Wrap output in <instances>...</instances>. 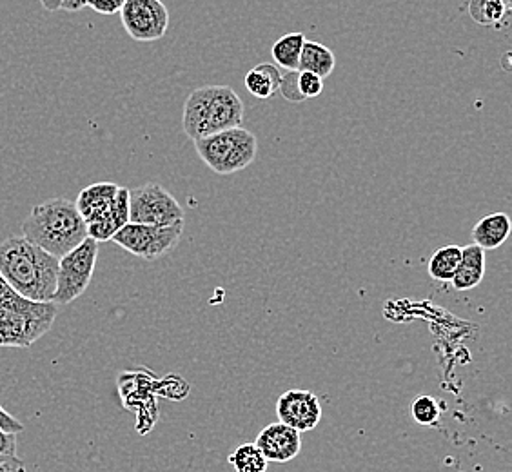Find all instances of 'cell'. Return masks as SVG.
Listing matches in <instances>:
<instances>
[{"instance_id":"obj_1","label":"cell","mask_w":512,"mask_h":472,"mask_svg":"<svg viewBox=\"0 0 512 472\" xmlns=\"http://www.w3.org/2000/svg\"><path fill=\"white\" fill-rule=\"evenodd\" d=\"M59 258L31 244L24 236L0 242V276L8 286L31 302H53Z\"/></svg>"},{"instance_id":"obj_2","label":"cell","mask_w":512,"mask_h":472,"mask_svg":"<svg viewBox=\"0 0 512 472\" xmlns=\"http://www.w3.org/2000/svg\"><path fill=\"white\" fill-rule=\"evenodd\" d=\"M24 238L46 253L62 258L88 238L86 222L66 198H51L31 209L22 224Z\"/></svg>"},{"instance_id":"obj_3","label":"cell","mask_w":512,"mask_h":472,"mask_svg":"<svg viewBox=\"0 0 512 472\" xmlns=\"http://www.w3.org/2000/svg\"><path fill=\"white\" fill-rule=\"evenodd\" d=\"M244 102L229 86H204L189 95L184 104L182 128L193 142L244 122Z\"/></svg>"},{"instance_id":"obj_4","label":"cell","mask_w":512,"mask_h":472,"mask_svg":"<svg viewBox=\"0 0 512 472\" xmlns=\"http://www.w3.org/2000/svg\"><path fill=\"white\" fill-rule=\"evenodd\" d=\"M57 318L53 302H31L15 291L0 300V347H31Z\"/></svg>"},{"instance_id":"obj_5","label":"cell","mask_w":512,"mask_h":472,"mask_svg":"<svg viewBox=\"0 0 512 472\" xmlns=\"http://www.w3.org/2000/svg\"><path fill=\"white\" fill-rule=\"evenodd\" d=\"M198 157L217 175H233L255 162L258 142L249 129H226L195 140Z\"/></svg>"},{"instance_id":"obj_6","label":"cell","mask_w":512,"mask_h":472,"mask_svg":"<svg viewBox=\"0 0 512 472\" xmlns=\"http://www.w3.org/2000/svg\"><path fill=\"white\" fill-rule=\"evenodd\" d=\"M97 258L99 244L91 238H86L80 246L69 251L68 255L59 258L57 289L53 296V304L68 305L86 293L97 267Z\"/></svg>"},{"instance_id":"obj_7","label":"cell","mask_w":512,"mask_h":472,"mask_svg":"<svg viewBox=\"0 0 512 472\" xmlns=\"http://www.w3.org/2000/svg\"><path fill=\"white\" fill-rule=\"evenodd\" d=\"M129 222L142 226H175L184 222V209L168 189L157 182H148L129 191Z\"/></svg>"},{"instance_id":"obj_8","label":"cell","mask_w":512,"mask_h":472,"mask_svg":"<svg viewBox=\"0 0 512 472\" xmlns=\"http://www.w3.org/2000/svg\"><path fill=\"white\" fill-rule=\"evenodd\" d=\"M184 233V222L175 226L157 227L131 224L122 227L117 235L111 238L117 246L122 247L131 255L144 260H157L178 246Z\"/></svg>"},{"instance_id":"obj_9","label":"cell","mask_w":512,"mask_h":472,"mask_svg":"<svg viewBox=\"0 0 512 472\" xmlns=\"http://www.w3.org/2000/svg\"><path fill=\"white\" fill-rule=\"evenodd\" d=\"M120 19L126 33L137 42H155L168 33L169 11L162 0H126Z\"/></svg>"},{"instance_id":"obj_10","label":"cell","mask_w":512,"mask_h":472,"mask_svg":"<svg viewBox=\"0 0 512 472\" xmlns=\"http://www.w3.org/2000/svg\"><path fill=\"white\" fill-rule=\"evenodd\" d=\"M276 414L278 422L295 429L298 433L313 431L322 422V404L320 398L311 391L304 389H291L280 394L276 400Z\"/></svg>"},{"instance_id":"obj_11","label":"cell","mask_w":512,"mask_h":472,"mask_svg":"<svg viewBox=\"0 0 512 472\" xmlns=\"http://www.w3.org/2000/svg\"><path fill=\"white\" fill-rule=\"evenodd\" d=\"M255 445L267 462L286 463L295 460L302 451V438L295 429L276 422L258 433Z\"/></svg>"},{"instance_id":"obj_12","label":"cell","mask_w":512,"mask_h":472,"mask_svg":"<svg viewBox=\"0 0 512 472\" xmlns=\"http://www.w3.org/2000/svg\"><path fill=\"white\" fill-rule=\"evenodd\" d=\"M129 224V189L119 187V193L108 211L88 224V238L99 242H111L120 229Z\"/></svg>"},{"instance_id":"obj_13","label":"cell","mask_w":512,"mask_h":472,"mask_svg":"<svg viewBox=\"0 0 512 472\" xmlns=\"http://www.w3.org/2000/svg\"><path fill=\"white\" fill-rule=\"evenodd\" d=\"M119 187L113 182H97L80 191L75 207L86 226L108 211L119 193Z\"/></svg>"},{"instance_id":"obj_14","label":"cell","mask_w":512,"mask_h":472,"mask_svg":"<svg viewBox=\"0 0 512 472\" xmlns=\"http://www.w3.org/2000/svg\"><path fill=\"white\" fill-rule=\"evenodd\" d=\"M511 227V218L502 211L483 217L473 227L474 246L482 247L483 251L498 249L511 235Z\"/></svg>"},{"instance_id":"obj_15","label":"cell","mask_w":512,"mask_h":472,"mask_svg":"<svg viewBox=\"0 0 512 472\" xmlns=\"http://www.w3.org/2000/svg\"><path fill=\"white\" fill-rule=\"evenodd\" d=\"M483 276H485V251L474 244L462 247V260L451 282L454 289L471 291L482 284Z\"/></svg>"},{"instance_id":"obj_16","label":"cell","mask_w":512,"mask_h":472,"mask_svg":"<svg viewBox=\"0 0 512 472\" xmlns=\"http://www.w3.org/2000/svg\"><path fill=\"white\" fill-rule=\"evenodd\" d=\"M335 66L336 59L333 51L329 50L324 44H320V42L306 40L302 53H300L296 71L313 73L316 77L324 80L335 71Z\"/></svg>"},{"instance_id":"obj_17","label":"cell","mask_w":512,"mask_h":472,"mask_svg":"<svg viewBox=\"0 0 512 472\" xmlns=\"http://www.w3.org/2000/svg\"><path fill=\"white\" fill-rule=\"evenodd\" d=\"M246 89L256 97V99H271L278 93L280 82H282V73L280 68L269 62H262L253 69H249L246 75Z\"/></svg>"},{"instance_id":"obj_18","label":"cell","mask_w":512,"mask_h":472,"mask_svg":"<svg viewBox=\"0 0 512 472\" xmlns=\"http://www.w3.org/2000/svg\"><path fill=\"white\" fill-rule=\"evenodd\" d=\"M462 260V247L444 246L434 251L429 260V276L436 282H453L454 275L458 271Z\"/></svg>"},{"instance_id":"obj_19","label":"cell","mask_w":512,"mask_h":472,"mask_svg":"<svg viewBox=\"0 0 512 472\" xmlns=\"http://www.w3.org/2000/svg\"><path fill=\"white\" fill-rule=\"evenodd\" d=\"M306 40L304 33H287L284 37L276 40L275 46L271 50L276 66L287 69V71L298 69V60H300V53H302Z\"/></svg>"},{"instance_id":"obj_20","label":"cell","mask_w":512,"mask_h":472,"mask_svg":"<svg viewBox=\"0 0 512 472\" xmlns=\"http://www.w3.org/2000/svg\"><path fill=\"white\" fill-rule=\"evenodd\" d=\"M469 13L474 22L498 28L509 13V0H471Z\"/></svg>"},{"instance_id":"obj_21","label":"cell","mask_w":512,"mask_h":472,"mask_svg":"<svg viewBox=\"0 0 512 472\" xmlns=\"http://www.w3.org/2000/svg\"><path fill=\"white\" fill-rule=\"evenodd\" d=\"M229 463L235 472H266L269 462L255 443H242L229 454Z\"/></svg>"},{"instance_id":"obj_22","label":"cell","mask_w":512,"mask_h":472,"mask_svg":"<svg viewBox=\"0 0 512 472\" xmlns=\"http://www.w3.org/2000/svg\"><path fill=\"white\" fill-rule=\"evenodd\" d=\"M411 416L416 423L424 425V427H431L436 425L440 420V405L434 400L433 396L429 394H420L413 400V404L409 407Z\"/></svg>"},{"instance_id":"obj_23","label":"cell","mask_w":512,"mask_h":472,"mask_svg":"<svg viewBox=\"0 0 512 472\" xmlns=\"http://www.w3.org/2000/svg\"><path fill=\"white\" fill-rule=\"evenodd\" d=\"M298 89L304 99H316L324 91V80L316 77L313 73L298 71Z\"/></svg>"},{"instance_id":"obj_24","label":"cell","mask_w":512,"mask_h":472,"mask_svg":"<svg viewBox=\"0 0 512 472\" xmlns=\"http://www.w3.org/2000/svg\"><path fill=\"white\" fill-rule=\"evenodd\" d=\"M278 93L287 100V102H293V104H300L304 102V97L300 95V89H298V71H287L282 73V82H280V88Z\"/></svg>"},{"instance_id":"obj_25","label":"cell","mask_w":512,"mask_h":472,"mask_svg":"<svg viewBox=\"0 0 512 472\" xmlns=\"http://www.w3.org/2000/svg\"><path fill=\"white\" fill-rule=\"evenodd\" d=\"M124 4H126V0H88V2H86L88 8L97 11L100 15H115V13H120Z\"/></svg>"},{"instance_id":"obj_26","label":"cell","mask_w":512,"mask_h":472,"mask_svg":"<svg viewBox=\"0 0 512 472\" xmlns=\"http://www.w3.org/2000/svg\"><path fill=\"white\" fill-rule=\"evenodd\" d=\"M0 431L10 434H19L24 431V423L19 422L13 414L8 413L2 405H0Z\"/></svg>"},{"instance_id":"obj_27","label":"cell","mask_w":512,"mask_h":472,"mask_svg":"<svg viewBox=\"0 0 512 472\" xmlns=\"http://www.w3.org/2000/svg\"><path fill=\"white\" fill-rule=\"evenodd\" d=\"M0 456H17V434L0 431Z\"/></svg>"},{"instance_id":"obj_28","label":"cell","mask_w":512,"mask_h":472,"mask_svg":"<svg viewBox=\"0 0 512 472\" xmlns=\"http://www.w3.org/2000/svg\"><path fill=\"white\" fill-rule=\"evenodd\" d=\"M0 472H28L19 456H0Z\"/></svg>"},{"instance_id":"obj_29","label":"cell","mask_w":512,"mask_h":472,"mask_svg":"<svg viewBox=\"0 0 512 472\" xmlns=\"http://www.w3.org/2000/svg\"><path fill=\"white\" fill-rule=\"evenodd\" d=\"M86 2L88 0H62V6H60V10L71 11V13H75V11L84 10L86 8Z\"/></svg>"},{"instance_id":"obj_30","label":"cell","mask_w":512,"mask_h":472,"mask_svg":"<svg viewBox=\"0 0 512 472\" xmlns=\"http://www.w3.org/2000/svg\"><path fill=\"white\" fill-rule=\"evenodd\" d=\"M42 8L48 11H59L62 6V0H39Z\"/></svg>"},{"instance_id":"obj_31","label":"cell","mask_w":512,"mask_h":472,"mask_svg":"<svg viewBox=\"0 0 512 472\" xmlns=\"http://www.w3.org/2000/svg\"><path fill=\"white\" fill-rule=\"evenodd\" d=\"M10 291H13V289H11V287L2 280V276H0V300H2L4 296L8 295Z\"/></svg>"}]
</instances>
